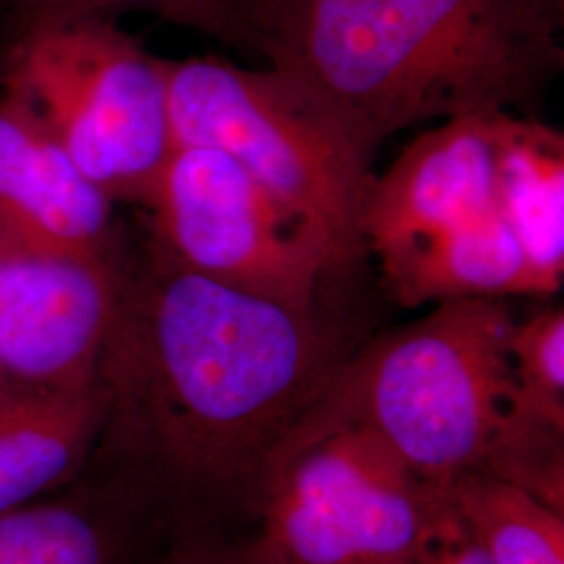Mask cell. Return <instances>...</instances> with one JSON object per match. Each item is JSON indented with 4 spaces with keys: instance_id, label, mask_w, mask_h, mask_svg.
<instances>
[{
    "instance_id": "obj_10",
    "label": "cell",
    "mask_w": 564,
    "mask_h": 564,
    "mask_svg": "<svg viewBox=\"0 0 564 564\" xmlns=\"http://www.w3.org/2000/svg\"><path fill=\"white\" fill-rule=\"evenodd\" d=\"M32 105L0 88V223L25 251L107 256L126 232Z\"/></svg>"
},
{
    "instance_id": "obj_13",
    "label": "cell",
    "mask_w": 564,
    "mask_h": 564,
    "mask_svg": "<svg viewBox=\"0 0 564 564\" xmlns=\"http://www.w3.org/2000/svg\"><path fill=\"white\" fill-rule=\"evenodd\" d=\"M377 265L389 297L408 310L466 300L544 297L500 205Z\"/></svg>"
},
{
    "instance_id": "obj_2",
    "label": "cell",
    "mask_w": 564,
    "mask_h": 564,
    "mask_svg": "<svg viewBox=\"0 0 564 564\" xmlns=\"http://www.w3.org/2000/svg\"><path fill=\"white\" fill-rule=\"evenodd\" d=\"M253 57L302 84L368 163L410 128L527 113L564 74L540 0H247Z\"/></svg>"
},
{
    "instance_id": "obj_23",
    "label": "cell",
    "mask_w": 564,
    "mask_h": 564,
    "mask_svg": "<svg viewBox=\"0 0 564 564\" xmlns=\"http://www.w3.org/2000/svg\"><path fill=\"white\" fill-rule=\"evenodd\" d=\"M2 76H4V46H0V84H2Z\"/></svg>"
},
{
    "instance_id": "obj_20",
    "label": "cell",
    "mask_w": 564,
    "mask_h": 564,
    "mask_svg": "<svg viewBox=\"0 0 564 564\" xmlns=\"http://www.w3.org/2000/svg\"><path fill=\"white\" fill-rule=\"evenodd\" d=\"M414 564H494V561L454 510Z\"/></svg>"
},
{
    "instance_id": "obj_19",
    "label": "cell",
    "mask_w": 564,
    "mask_h": 564,
    "mask_svg": "<svg viewBox=\"0 0 564 564\" xmlns=\"http://www.w3.org/2000/svg\"><path fill=\"white\" fill-rule=\"evenodd\" d=\"M144 564H260L249 538L181 535Z\"/></svg>"
},
{
    "instance_id": "obj_27",
    "label": "cell",
    "mask_w": 564,
    "mask_h": 564,
    "mask_svg": "<svg viewBox=\"0 0 564 564\" xmlns=\"http://www.w3.org/2000/svg\"><path fill=\"white\" fill-rule=\"evenodd\" d=\"M4 383H9V381H7V379H4V377H2V375H0V387H2V384Z\"/></svg>"
},
{
    "instance_id": "obj_8",
    "label": "cell",
    "mask_w": 564,
    "mask_h": 564,
    "mask_svg": "<svg viewBox=\"0 0 564 564\" xmlns=\"http://www.w3.org/2000/svg\"><path fill=\"white\" fill-rule=\"evenodd\" d=\"M123 247L107 256L21 251L0 262V375L9 383L97 384L120 307Z\"/></svg>"
},
{
    "instance_id": "obj_22",
    "label": "cell",
    "mask_w": 564,
    "mask_h": 564,
    "mask_svg": "<svg viewBox=\"0 0 564 564\" xmlns=\"http://www.w3.org/2000/svg\"><path fill=\"white\" fill-rule=\"evenodd\" d=\"M552 13H554V20H556L564 41V0H552Z\"/></svg>"
},
{
    "instance_id": "obj_17",
    "label": "cell",
    "mask_w": 564,
    "mask_h": 564,
    "mask_svg": "<svg viewBox=\"0 0 564 564\" xmlns=\"http://www.w3.org/2000/svg\"><path fill=\"white\" fill-rule=\"evenodd\" d=\"M13 32L48 20L118 21L151 15L253 57L247 0H9Z\"/></svg>"
},
{
    "instance_id": "obj_26",
    "label": "cell",
    "mask_w": 564,
    "mask_h": 564,
    "mask_svg": "<svg viewBox=\"0 0 564 564\" xmlns=\"http://www.w3.org/2000/svg\"><path fill=\"white\" fill-rule=\"evenodd\" d=\"M0 9H9V0H0Z\"/></svg>"
},
{
    "instance_id": "obj_24",
    "label": "cell",
    "mask_w": 564,
    "mask_h": 564,
    "mask_svg": "<svg viewBox=\"0 0 564 564\" xmlns=\"http://www.w3.org/2000/svg\"><path fill=\"white\" fill-rule=\"evenodd\" d=\"M529 395H531V393H529ZM542 402H544V400H542ZM547 403V402H545ZM547 405H550V403H547ZM550 408H552V410H554V412H556V416H558V419H561V423H563V426H564V412H561V410H556V408H554V405H550Z\"/></svg>"
},
{
    "instance_id": "obj_9",
    "label": "cell",
    "mask_w": 564,
    "mask_h": 564,
    "mask_svg": "<svg viewBox=\"0 0 564 564\" xmlns=\"http://www.w3.org/2000/svg\"><path fill=\"white\" fill-rule=\"evenodd\" d=\"M502 113L423 128L375 174L364 214L368 258L383 263L498 209Z\"/></svg>"
},
{
    "instance_id": "obj_12",
    "label": "cell",
    "mask_w": 564,
    "mask_h": 564,
    "mask_svg": "<svg viewBox=\"0 0 564 564\" xmlns=\"http://www.w3.org/2000/svg\"><path fill=\"white\" fill-rule=\"evenodd\" d=\"M99 384L82 391L0 387V514L59 494L84 475L101 435Z\"/></svg>"
},
{
    "instance_id": "obj_21",
    "label": "cell",
    "mask_w": 564,
    "mask_h": 564,
    "mask_svg": "<svg viewBox=\"0 0 564 564\" xmlns=\"http://www.w3.org/2000/svg\"><path fill=\"white\" fill-rule=\"evenodd\" d=\"M21 251H25V249L15 239V235L4 224L0 223V262H4L7 258L21 253Z\"/></svg>"
},
{
    "instance_id": "obj_6",
    "label": "cell",
    "mask_w": 564,
    "mask_h": 564,
    "mask_svg": "<svg viewBox=\"0 0 564 564\" xmlns=\"http://www.w3.org/2000/svg\"><path fill=\"white\" fill-rule=\"evenodd\" d=\"M0 88L32 105L109 199L144 207L174 149L165 59L118 21H39L4 44Z\"/></svg>"
},
{
    "instance_id": "obj_1",
    "label": "cell",
    "mask_w": 564,
    "mask_h": 564,
    "mask_svg": "<svg viewBox=\"0 0 564 564\" xmlns=\"http://www.w3.org/2000/svg\"><path fill=\"white\" fill-rule=\"evenodd\" d=\"M351 354L323 305L205 279L149 232L126 239L84 473L128 489L172 538L256 524L282 447Z\"/></svg>"
},
{
    "instance_id": "obj_5",
    "label": "cell",
    "mask_w": 564,
    "mask_h": 564,
    "mask_svg": "<svg viewBox=\"0 0 564 564\" xmlns=\"http://www.w3.org/2000/svg\"><path fill=\"white\" fill-rule=\"evenodd\" d=\"M452 512L377 435L314 405L272 466L249 542L260 564H414Z\"/></svg>"
},
{
    "instance_id": "obj_15",
    "label": "cell",
    "mask_w": 564,
    "mask_h": 564,
    "mask_svg": "<svg viewBox=\"0 0 564 564\" xmlns=\"http://www.w3.org/2000/svg\"><path fill=\"white\" fill-rule=\"evenodd\" d=\"M449 500L494 564H564V524L521 487L477 470Z\"/></svg>"
},
{
    "instance_id": "obj_14",
    "label": "cell",
    "mask_w": 564,
    "mask_h": 564,
    "mask_svg": "<svg viewBox=\"0 0 564 564\" xmlns=\"http://www.w3.org/2000/svg\"><path fill=\"white\" fill-rule=\"evenodd\" d=\"M498 205L550 297L564 284V126L502 113Z\"/></svg>"
},
{
    "instance_id": "obj_7",
    "label": "cell",
    "mask_w": 564,
    "mask_h": 564,
    "mask_svg": "<svg viewBox=\"0 0 564 564\" xmlns=\"http://www.w3.org/2000/svg\"><path fill=\"white\" fill-rule=\"evenodd\" d=\"M147 232L205 279L293 307L341 279L321 239L220 149L174 144L144 203Z\"/></svg>"
},
{
    "instance_id": "obj_25",
    "label": "cell",
    "mask_w": 564,
    "mask_h": 564,
    "mask_svg": "<svg viewBox=\"0 0 564 564\" xmlns=\"http://www.w3.org/2000/svg\"><path fill=\"white\" fill-rule=\"evenodd\" d=\"M540 2H542V4H544L545 9H547V11H550V13H552V0H540ZM552 15H554V13H552Z\"/></svg>"
},
{
    "instance_id": "obj_18",
    "label": "cell",
    "mask_w": 564,
    "mask_h": 564,
    "mask_svg": "<svg viewBox=\"0 0 564 564\" xmlns=\"http://www.w3.org/2000/svg\"><path fill=\"white\" fill-rule=\"evenodd\" d=\"M512 356L519 387L564 412V305L517 323Z\"/></svg>"
},
{
    "instance_id": "obj_11",
    "label": "cell",
    "mask_w": 564,
    "mask_h": 564,
    "mask_svg": "<svg viewBox=\"0 0 564 564\" xmlns=\"http://www.w3.org/2000/svg\"><path fill=\"white\" fill-rule=\"evenodd\" d=\"M163 535L130 491L82 475L53 500L0 514V564H144Z\"/></svg>"
},
{
    "instance_id": "obj_3",
    "label": "cell",
    "mask_w": 564,
    "mask_h": 564,
    "mask_svg": "<svg viewBox=\"0 0 564 564\" xmlns=\"http://www.w3.org/2000/svg\"><path fill=\"white\" fill-rule=\"evenodd\" d=\"M517 323L502 300L431 305L354 349L316 408L368 429L449 494L484 468L519 391Z\"/></svg>"
},
{
    "instance_id": "obj_16",
    "label": "cell",
    "mask_w": 564,
    "mask_h": 564,
    "mask_svg": "<svg viewBox=\"0 0 564 564\" xmlns=\"http://www.w3.org/2000/svg\"><path fill=\"white\" fill-rule=\"evenodd\" d=\"M481 470L521 487L564 524V426L521 387Z\"/></svg>"
},
{
    "instance_id": "obj_4",
    "label": "cell",
    "mask_w": 564,
    "mask_h": 564,
    "mask_svg": "<svg viewBox=\"0 0 564 564\" xmlns=\"http://www.w3.org/2000/svg\"><path fill=\"white\" fill-rule=\"evenodd\" d=\"M174 144H205L242 170L324 245L339 276L368 258L364 214L372 163L323 107L276 67L205 55L165 59Z\"/></svg>"
}]
</instances>
